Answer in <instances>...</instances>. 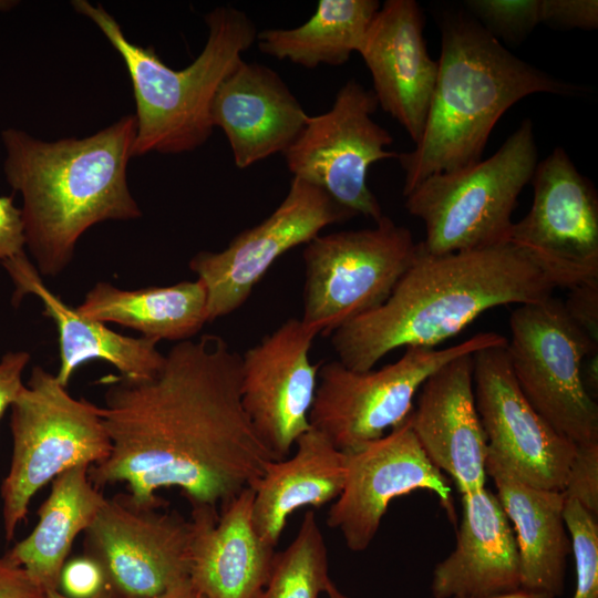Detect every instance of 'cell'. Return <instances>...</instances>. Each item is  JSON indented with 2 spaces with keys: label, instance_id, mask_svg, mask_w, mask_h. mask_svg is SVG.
<instances>
[{
  "label": "cell",
  "instance_id": "obj_1",
  "mask_svg": "<svg viewBox=\"0 0 598 598\" xmlns=\"http://www.w3.org/2000/svg\"><path fill=\"white\" fill-rule=\"evenodd\" d=\"M240 375L241 355L203 334L176 342L152 378H104L111 452L89 468L92 483H124L141 505H165L157 492L177 487L192 506L218 511L252 487L275 457L241 406Z\"/></svg>",
  "mask_w": 598,
  "mask_h": 598
},
{
  "label": "cell",
  "instance_id": "obj_2",
  "mask_svg": "<svg viewBox=\"0 0 598 598\" xmlns=\"http://www.w3.org/2000/svg\"><path fill=\"white\" fill-rule=\"evenodd\" d=\"M554 281L511 243L475 250L416 255L390 297L331 334L344 367L373 369L396 348L435 349L485 311L553 297Z\"/></svg>",
  "mask_w": 598,
  "mask_h": 598
},
{
  "label": "cell",
  "instance_id": "obj_3",
  "mask_svg": "<svg viewBox=\"0 0 598 598\" xmlns=\"http://www.w3.org/2000/svg\"><path fill=\"white\" fill-rule=\"evenodd\" d=\"M135 135L133 114L83 138L45 142L14 127L1 132L4 176L21 194L25 246L41 276L60 275L95 224L142 216L127 184Z\"/></svg>",
  "mask_w": 598,
  "mask_h": 598
},
{
  "label": "cell",
  "instance_id": "obj_4",
  "mask_svg": "<svg viewBox=\"0 0 598 598\" xmlns=\"http://www.w3.org/2000/svg\"><path fill=\"white\" fill-rule=\"evenodd\" d=\"M423 134L415 148L396 155L406 196L426 177L482 159L501 116L534 93L574 95L560 81L506 50L467 12L441 22V54Z\"/></svg>",
  "mask_w": 598,
  "mask_h": 598
},
{
  "label": "cell",
  "instance_id": "obj_5",
  "mask_svg": "<svg viewBox=\"0 0 598 598\" xmlns=\"http://www.w3.org/2000/svg\"><path fill=\"white\" fill-rule=\"evenodd\" d=\"M72 6L100 29L127 69L136 105L132 155L181 154L204 145L214 131L210 109L217 89L257 40L258 30L247 13L233 6L207 12L202 52L175 70L154 48L131 42L102 4L75 0Z\"/></svg>",
  "mask_w": 598,
  "mask_h": 598
},
{
  "label": "cell",
  "instance_id": "obj_6",
  "mask_svg": "<svg viewBox=\"0 0 598 598\" xmlns=\"http://www.w3.org/2000/svg\"><path fill=\"white\" fill-rule=\"evenodd\" d=\"M536 165L526 118L487 159L426 177L404 196L406 210L424 224L422 249L445 255L508 243L513 212Z\"/></svg>",
  "mask_w": 598,
  "mask_h": 598
},
{
  "label": "cell",
  "instance_id": "obj_7",
  "mask_svg": "<svg viewBox=\"0 0 598 598\" xmlns=\"http://www.w3.org/2000/svg\"><path fill=\"white\" fill-rule=\"evenodd\" d=\"M10 430L11 461L0 488L7 542L40 488L72 467L103 462L111 452L99 406L73 398L55 374L39 365L10 405Z\"/></svg>",
  "mask_w": 598,
  "mask_h": 598
},
{
  "label": "cell",
  "instance_id": "obj_8",
  "mask_svg": "<svg viewBox=\"0 0 598 598\" xmlns=\"http://www.w3.org/2000/svg\"><path fill=\"white\" fill-rule=\"evenodd\" d=\"M506 343L496 332H481L444 349L406 348L398 361L379 370L354 371L338 360L320 364L310 426L341 452H353L402 423L417 390L447 362Z\"/></svg>",
  "mask_w": 598,
  "mask_h": 598
},
{
  "label": "cell",
  "instance_id": "obj_9",
  "mask_svg": "<svg viewBox=\"0 0 598 598\" xmlns=\"http://www.w3.org/2000/svg\"><path fill=\"white\" fill-rule=\"evenodd\" d=\"M411 231L382 216L375 226L318 235L303 249L302 323L331 336L380 307L412 264Z\"/></svg>",
  "mask_w": 598,
  "mask_h": 598
},
{
  "label": "cell",
  "instance_id": "obj_10",
  "mask_svg": "<svg viewBox=\"0 0 598 598\" xmlns=\"http://www.w3.org/2000/svg\"><path fill=\"white\" fill-rule=\"evenodd\" d=\"M506 350L516 382L535 411L576 445L598 442V405L582 379L585 358L598 352L550 297L520 305L509 318Z\"/></svg>",
  "mask_w": 598,
  "mask_h": 598
},
{
  "label": "cell",
  "instance_id": "obj_11",
  "mask_svg": "<svg viewBox=\"0 0 598 598\" xmlns=\"http://www.w3.org/2000/svg\"><path fill=\"white\" fill-rule=\"evenodd\" d=\"M378 106L372 90L349 80L337 92L330 110L309 115L282 154L292 177L319 186L342 206L374 223L383 214L367 185L369 167L398 155L385 150L392 135L372 118Z\"/></svg>",
  "mask_w": 598,
  "mask_h": 598
},
{
  "label": "cell",
  "instance_id": "obj_12",
  "mask_svg": "<svg viewBox=\"0 0 598 598\" xmlns=\"http://www.w3.org/2000/svg\"><path fill=\"white\" fill-rule=\"evenodd\" d=\"M163 507L117 494L84 532L85 556L121 598H150L189 579L190 519Z\"/></svg>",
  "mask_w": 598,
  "mask_h": 598
},
{
  "label": "cell",
  "instance_id": "obj_13",
  "mask_svg": "<svg viewBox=\"0 0 598 598\" xmlns=\"http://www.w3.org/2000/svg\"><path fill=\"white\" fill-rule=\"evenodd\" d=\"M529 212L513 223L508 243L554 281L571 289L598 283V196L568 154L556 147L537 163Z\"/></svg>",
  "mask_w": 598,
  "mask_h": 598
},
{
  "label": "cell",
  "instance_id": "obj_14",
  "mask_svg": "<svg viewBox=\"0 0 598 598\" xmlns=\"http://www.w3.org/2000/svg\"><path fill=\"white\" fill-rule=\"evenodd\" d=\"M355 216L319 186L292 177L286 197L265 220L240 231L225 249L199 251L189 260L206 287L208 322L240 308L285 252Z\"/></svg>",
  "mask_w": 598,
  "mask_h": 598
},
{
  "label": "cell",
  "instance_id": "obj_15",
  "mask_svg": "<svg viewBox=\"0 0 598 598\" xmlns=\"http://www.w3.org/2000/svg\"><path fill=\"white\" fill-rule=\"evenodd\" d=\"M506 344L473 353L475 405L488 450L523 482L561 492L576 444L555 431L526 400Z\"/></svg>",
  "mask_w": 598,
  "mask_h": 598
},
{
  "label": "cell",
  "instance_id": "obj_16",
  "mask_svg": "<svg viewBox=\"0 0 598 598\" xmlns=\"http://www.w3.org/2000/svg\"><path fill=\"white\" fill-rule=\"evenodd\" d=\"M346 454L344 485L328 511L327 524L340 532L351 551L365 550L389 504L416 489L436 494L454 518L450 483L422 450L410 414L390 433Z\"/></svg>",
  "mask_w": 598,
  "mask_h": 598
},
{
  "label": "cell",
  "instance_id": "obj_17",
  "mask_svg": "<svg viewBox=\"0 0 598 598\" xmlns=\"http://www.w3.org/2000/svg\"><path fill=\"white\" fill-rule=\"evenodd\" d=\"M315 332L291 318L241 355V406L275 460L289 456L311 429L320 364L310 362Z\"/></svg>",
  "mask_w": 598,
  "mask_h": 598
},
{
  "label": "cell",
  "instance_id": "obj_18",
  "mask_svg": "<svg viewBox=\"0 0 598 598\" xmlns=\"http://www.w3.org/2000/svg\"><path fill=\"white\" fill-rule=\"evenodd\" d=\"M423 28L416 1L386 0L357 52L370 71L378 105L403 126L414 144L423 134L439 71Z\"/></svg>",
  "mask_w": 598,
  "mask_h": 598
},
{
  "label": "cell",
  "instance_id": "obj_19",
  "mask_svg": "<svg viewBox=\"0 0 598 598\" xmlns=\"http://www.w3.org/2000/svg\"><path fill=\"white\" fill-rule=\"evenodd\" d=\"M410 421L427 458L452 477L461 495L485 487L488 444L475 405L473 353L425 380Z\"/></svg>",
  "mask_w": 598,
  "mask_h": 598
},
{
  "label": "cell",
  "instance_id": "obj_20",
  "mask_svg": "<svg viewBox=\"0 0 598 598\" xmlns=\"http://www.w3.org/2000/svg\"><path fill=\"white\" fill-rule=\"evenodd\" d=\"M210 115L240 169L283 154L309 117L275 70L244 59L217 89Z\"/></svg>",
  "mask_w": 598,
  "mask_h": 598
},
{
  "label": "cell",
  "instance_id": "obj_21",
  "mask_svg": "<svg viewBox=\"0 0 598 598\" xmlns=\"http://www.w3.org/2000/svg\"><path fill=\"white\" fill-rule=\"evenodd\" d=\"M254 489L219 508L192 506L189 581L204 598H259L276 555L256 533Z\"/></svg>",
  "mask_w": 598,
  "mask_h": 598
},
{
  "label": "cell",
  "instance_id": "obj_22",
  "mask_svg": "<svg viewBox=\"0 0 598 598\" xmlns=\"http://www.w3.org/2000/svg\"><path fill=\"white\" fill-rule=\"evenodd\" d=\"M520 589V564L512 525L486 486L462 495L454 550L433 570L434 598H477Z\"/></svg>",
  "mask_w": 598,
  "mask_h": 598
},
{
  "label": "cell",
  "instance_id": "obj_23",
  "mask_svg": "<svg viewBox=\"0 0 598 598\" xmlns=\"http://www.w3.org/2000/svg\"><path fill=\"white\" fill-rule=\"evenodd\" d=\"M1 264L16 286L12 300L18 303L27 295L35 296L42 302L43 315L55 324L60 357L55 375L62 385L68 386L75 370L92 360L112 364L120 375L131 380L152 378L163 367L165 354L157 349L158 341L121 334L79 313L48 288L24 251Z\"/></svg>",
  "mask_w": 598,
  "mask_h": 598
},
{
  "label": "cell",
  "instance_id": "obj_24",
  "mask_svg": "<svg viewBox=\"0 0 598 598\" xmlns=\"http://www.w3.org/2000/svg\"><path fill=\"white\" fill-rule=\"evenodd\" d=\"M485 472L494 481L496 496L514 526L520 588L546 592L556 598L561 596L567 557L571 553L561 492L523 482L488 448Z\"/></svg>",
  "mask_w": 598,
  "mask_h": 598
},
{
  "label": "cell",
  "instance_id": "obj_25",
  "mask_svg": "<svg viewBox=\"0 0 598 598\" xmlns=\"http://www.w3.org/2000/svg\"><path fill=\"white\" fill-rule=\"evenodd\" d=\"M291 456L271 460L254 489L251 518L256 533L276 547L288 517L301 507H321L342 492L347 454L320 432L298 437Z\"/></svg>",
  "mask_w": 598,
  "mask_h": 598
},
{
  "label": "cell",
  "instance_id": "obj_26",
  "mask_svg": "<svg viewBox=\"0 0 598 598\" xmlns=\"http://www.w3.org/2000/svg\"><path fill=\"white\" fill-rule=\"evenodd\" d=\"M80 465L58 475L38 511V523L6 554L20 565L45 592L59 590L61 574L72 544L85 532L105 502Z\"/></svg>",
  "mask_w": 598,
  "mask_h": 598
},
{
  "label": "cell",
  "instance_id": "obj_27",
  "mask_svg": "<svg viewBox=\"0 0 598 598\" xmlns=\"http://www.w3.org/2000/svg\"><path fill=\"white\" fill-rule=\"evenodd\" d=\"M75 309L89 319L117 323L158 342L188 340L208 322L207 291L198 278L134 290L100 281Z\"/></svg>",
  "mask_w": 598,
  "mask_h": 598
},
{
  "label": "cell",
  "instance_id": "obj_28",
  "mask_svg": "<svg viewBox=\"0 0 598 598\" xmlns=\"http://www.w3.org/2000/svg\"><path fill=\"white\" fill-rule=\"evenodd\" d=\"M380 7L378 0H320L301 25L258 31L256 42L260 52L307 69L339 66L358 52Z\"/></svg>",
  "mask_w": 598,
  "mask_h": 598
},
{
  "label": "cell",
  "instance_id": "obj_29",
  "mask_svg": "<svg viewBox=\"0 0 598 598\" xmlns=\"http://www.w3.org/2000/svg\"><path fill=\"white\" fill-rule=\"evenodd\" d=\"M330 580L327 544L315 512L308 511L293 540L276 553L259 598H320Z\"/></svg>",
  "mask_w": 598,
  "mask_h": 598
},
{
  "label": "cell",
  "instance_id": "obj_30",
  "mask_svg": "<svg viewBox=\"0 0 598 598\" xmlns=\"http://www.w3.org/2000/svg\"><path fill=\"white\" fill-rule=\"evenodd\" d=\"M465 7L492 37L511 45L542 23V0H467Z\"/></svg>",
  "mask_w": 598,
  "mask_h": 598
},
{
  "label": "cell",
  "instance_id": "obj_31",
  "mask_svg": "<svg viewBox=\"0 0 598 598\" xmlns=\"http://www.w3.org/2000/svg\"><path fill=\"white\" fill-rule=\"evenodd\" d=\"M563 514L576 567L573 598H598L597 517L574 499H565Z\"/></svg>",
  "mask_w": 598,
  "mask_h": 598
},
{
  "label": "cell",
  "instance_id": "obj_32",
  "mask_svg": "<svg viewBox=\"0 0 598 598\" xmlns=\"http://www.w3.org/2000/svg\"><path fill=\"white\" fill-rule=\"evenodd\" d=\"M564 499L578 502L587 512L598 514V442L576 445L561 491Z\"/></svg>",
  "mask_w": 598,
  "mask_h": 598
},
{
  "label": "cell",
  "instance_id": "obj_33",
  "mask_svg": "<svg viewBox=\"0 0 598 598\" xmlns=\"http://www.w3.org/2000/svg\"><path fill=\"white\" fill-rule=\"evenodd\" d=\"M542 23L561 29H597V0H542Z\"/></svg>",
  "mask_w": 598,
  "mask_h": 598
},
{
  "label": "cell",
  "instance_id": "obj_34",
  "mask_svg": "<svg viewBox=\"0 0 598 598\" xmlns=\"http://www.w3.org/2000/svg\"><path fill=\"white\" fill-rule=\"evenodd\" d=\"M60 585L66 596L87 598L104 588L106 582L97 564L84 556L64 565Z\"/></svg>",
  "mask_w": 598,
  "mask_h": 598
},
{
  "label": "cell",
  "instance_id": "obj_35",
  "mask_svg": "<svg viewBox=\"0 0 598 598\" xmlns=\"http://www.w3.org/2000/svg\"><path fill=\"white\" fill-rule=\"evenodd\" d=\"M564 303L570 319L595 342H598V283L569 289Z\"/></svg>",
  "mask_w": 598,
  "mask_h": 598
},
{
  "label": "cell",
  "instance_id": "obj_36",
  "mask_svg": "<svg viewBox=\"0 0 598 598\" xmlns=\"http://www.w3.org/2000/svg\"><path fill=\"white\" fill-rule=\"evenodd\" d=\"M25 234L21 209L12 196L0 195V262L24 251Z\"/></svg>",
  "mask_w": 598,
  "mask_h": 598
},
{
  "label": "cell",
  "instance_id": "obj_37",
  "mask_svg": "<svg viewBox=\"0 0 598 598\" xmlns=\"http://www.w3.org/2000/svg\"><path fill=\"white\" fill-rule=\"evenodd\" d=\"M24 350L8 351L0 359V419L23 386L22 374L30 362Z\"/></svg>",
  "mask_w": 598,
  "mask_h": 598
},
{
  "label": "cell",
  "instance_id": "obj_38",
  "mask_svg": "<svg viewBox=\"0 0 598 598\" xmlns=\"http://www.w3.org/2000/svg\"><path fill=\"white\" fill-rule=\"evenodd\" d=\"M0 598H47V592L4 554L0 556Z\"/></svg>",
  "mask_w": 598,
  "mask_h": 598
},
{
  "label": "cell",
  "instance_id": "obj_39",
  "mask_svg": "<svg viewBox=\"0 0 598 598\" xmlns=\"http://www.w3.org/2000/svg\"><path fill=\"white\" fill-rule=\"evenodd\" d=\"M150 598H204L192 585L189 579L182 581L166 591Z\"/></svg>",
  "mask_w": 598,
  "mask_h": 598
},
{
  "label": "cell",
  "instance_id": "obj_40",
  "mask_svg": "<svg viewBox=\"0 0 598 598\" xmlns=\"http://www.w3.org/2000/svg\"><path fill=\"white\" fill-rule=\"evenodd\" d=\"M477 598H556V597L546 592L530 591V590H525L520 588L516 591H512L507 594L494 595V596H488V597H477Z\"/></svg>",
  "mask_w": 598,
  "mask_h": 598
},
{
  "label": "cell",
  "instance_id": "obj_41",
  "mask_svg": "<svg viewBox=\"0 0 598 598\" xmlns=\"http://www.w3.org/2000/svg\"><path fill=\"white\" fill-rule=\"evenodd\" d=\"M47 598H73V597L66 596L65 594H62L60 590H53V591L47 592ZM87 598H121V597L106 585L96 594Z\"/></svg>",
  "mask_w": 598,
  "mask_h": 598
},
{
  "label": "cell",
  "instance_id": "obj_42",
  "mask_svg": "<svg viewBox=\"0 0 598 598\" xmlns=\"http://www.w3.org/2000/svg\"><path fill=\"white\" fill-rule=\"evenodd\" d=\"M326 594L328 595V598H350L343 594L332 580L329 581Z\"/></svg>",
  "mask_w": 598,
  "mask_h": 598
},
{
  "label": "cell",
  "instance_id": "obj_43",
  "mask_svg": "<svg viewBox=\"0 0 598 598\" xmlns=\"http://www.w3.org/2000/svg\"><path fill=\"white\" fill-rule=\"evenodd\" d=\"M14 3V1H0V11L11 8Z\"/></svg>",
  "mask_w": 598,
  "mask_h": 598
}]
</instances>
